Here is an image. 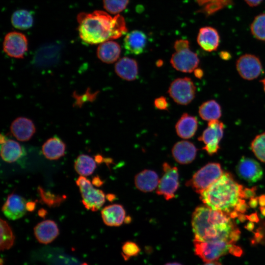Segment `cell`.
<instances>
[{"label":"cell","mask_w":265,"mask_h":265,"mask_svg":"<svg viewBox=\"0 0 265 265\" xmlns=\"http://www.w3.org/2000/svg\"><path fill=\"white\" fill-rule=\"evenodd\" d=\"M191 224L194 239L224 240L234 244L239 238L240 231L229 214L206 206L195 209Z\"/></svg>","instance_id":"1"},{"label":"cell","mask_w":265,"mask_h":265,"mask_svg":"<svg viewBox=\"0 0 265 265\" xmlns=\"http://www.w3.org/2000/svg\"><path fill=\"white\" fill-rule=\"evenodd\" d=\"M78 21L80 38L89 44L117 39L127 32L125 20L120 14L112 17L100 10L81 13L78 16Z\"/></svg>","instance_id":"2"},{"label":"cell","mask_w":265,"mask_h":265,"mask_svg":"<svg viewBox=\"0 0 265 265\" xmlns=\"http://www.w3.org/2000/svg\"><path fill=\"white\" fill-rule=\"evenodd\" d=\"M243 186L236 182L230 173L225 172L200 194V199L211 209L229 214L239 200L243 198Z\"/></svg>","instance_id":"3"},{"label":"cell","mask_w":265,"mask_h":265,"mask_svg":"<svg viewBox=\"0 0 265 265\" xmlns=\"http://www.w3.org/2000/svg\"><path fill=\"white\" fill-rule=\"evenodd\" d=\"M223 174L220 164L209 163L198 170L186 185L200 194L216 181Z\"/></svg>","instance_id":"4"},{"label":"cell","mask_w":265,"mask_h":265,"mask_svg":"<svg viewBox=\"0 0 265 265\" xmlns=\"http://www.w3.org/2000/svg\"><path fill=\"white\" fill-rule=\"evenodd\" d=\"M194 251L204 262L216 261L229 252L233 243L224 240L200 241L193 240Z\"/></svg>","instance_id":"5"},{"label":"cell","mask_w":265,"mask_h":265,"mask_svg":"<svg viewBox=\"0 0 265 265\" xmlns=\"http://www.w3.org/2000/svg\"><path fill=\"white\" fill-rule=\"evenodd\" d=\"M82 197V202L86 209L92 212L99 210L105 202L104 192L93 186L89 180L80 176L76 181Z\"/></svg>","instance_id":"6"},{"label":"cell","mask_w":265,"mask_h":265,"mask_svg":"<svg viewBox=\"0 0 265 265\" xmlns=\"http://www.w3.org/2000/svg\"><path fill=\"white\" fill-rule=\"evenodd\" d=\"M168 93L177 104L187 105L195 98L196 87L189 78H178L171 83Z\"/></svg>","instance_id":"7"},{"label":"cell","mask_w":265,"mask_h":265,"mask_svg":"<svg viewBox=\"0 0 265 265\" xmlns=\"http://www.w3.org/2000/svg\"><path fill=\"white\" fill-rule=\"evenodd\" d=\"M163 174L159 181L157 193L166 200L172 199L179 186V172L177 167L171 166L167 162L162 165Z\"/></svg>","instance_id":"8"},{"label":"cell","mask_w":265,"mask_h":265,"mask_svg":"<svg viewBox=\"0 0 265 265\" xmlns=\"http://www.w3.org/2000/svg\"><path fill=\"white\" fill-rule=\"evenodd\" d=\"M224 129V124L218 120L210 121L208 123V128L198 137V140L205 144L203 149L209 155H212L219 150V143L223 137Z\"/></svg>","instance_id":"9"},{"label":"cell","mask_w":265,"mask_h":265,"mask_svg":"<svg viewBox=\"0 0 265 265\" xmlns=\"http://www.w3.org/2000/svg\"><path fill=\"white\" fill-rule=\"evenodd\" d=\"M170 62L176 70L191 73L197 68L199 59L197 54L189 49V46L175 51Z\"/></svg>","instance_id":"10"},{"label":"cell","mask_w":265,"mask_h":265,"mask_svg":"<svg viewBox=\"0 0 265 265\" xmlns=\"http://www.w3.org/2000/svg\"><path fill=\"white\" fill-rule=\"evenodd\" d=\"M3 51L8 56L23 58L28 49L26 36L20 32H11L6 35L3 43Z\"/></svg>","instance_id":"11"},{"label":"cell","mask_w":265,"mask_h":265,"mask_svg":"<svg viewBox=\"0 0 265 265\" xmlns=\"http://www.w3.org/2000/svg\"><path fill=\"white\" fill-rule=\"evenodd\" d=\"M236 68L239 75L247 80L256 79L262 71L260 59L251 54H245L240 56L236 62Z\"/></svg>","instance_id":"12"},{"label":"cell","mask_w":265,"mask_h":265,"mask_svg":"<svg viewBox=\"0 0 265 265\" xmlns=\"http://www.w3.org/2000/svg\"><path fill=\"white\" fill-rule=\"evenodd\" d=\"M236 172L241 179L250 183L260 180L263 175L260 164L254 159L242 157L236 166Z\"/></svg>","instance_id":"13"},{"label":"cell","mask_w":265,"mask_h":265,"mask_svg":"<svg viewBox=\"0 0 265 265\" xmlns=\"http://www.w3.org/2000/svg\"><path fill=\"white\" fill-rule=\"evenodd\" d=\"M26 200L22 196L12 193L9 195L2 207L4 215L11 220H16L23 217L27 210Z\"/></svg>","instance_id":"14"},{"label":"cell","mask_w":265,"mask_h":265,"mask_svg":"<svg viewBox=\"0 0 265 265\" xmlns=\"http://www.w3.org/2000/svg\"><path fill=\"white\" fill-rule=\"evenodd\" d=\"M0 156L2 159L7 162L17 161L25 156V149L18 142L7 139L2 134L0 137Z\"/></svg>","instance_id":"15"},{"label":"cell","mask_w":265,"mask_h":265,"mask_svg":"<svg viewBox=\"0 0 265 265\" xmlns=\"http://www.w3.org/2000/svg\"><path fill=\"white\" fill-rule=\"evenodd\" d=\"M10 130L12 135L19 141L29 140L34 134L36 129L31 120L19 117L11 123Z\"/></svg>","instance_id":"16"},{"label":"cell","mask_w":265,"mask_h":265,"mask_svg":"<svg viewBox=\"0 0 265 265\" xmlns=\"http://www.w3.org/2000/svg\"><path fill=\"white\" fill-rule=\"evenodd\" d=\"M147 41V36L144 32L134 30L126 35L123 45L128 53L138 55L145 51Z\"/></svg>","instance_id":"17"},{"label":"cell","mask_w":265,"mask_h":265,"mask_svg":"<svg viewBox=\"0 0 265 265\" xmlns=\"http://www.w3.org/2000/svg\"><path fill=\"white\" fill-rule=\"evenodd\" d=\"M172 153L175 160L182 164L191 162L195 158L197 148L191 142L183 140L173 146Z\"/></svg>","instance_id":"18"},{"label":"cell","mask_w":265,"mask_h":265,"mask_svg":"<svg viewBox=\"0 0 265 265\" xmlns=\"http://www.w3.org/2000/svg\"><path fill=\"white\" fill-rule=\"evenodd\" d=\"M34 233L40 243L48 244L52 242L58 236L59 229L54 221L46 220L35 226Z\"/></svg>","instance_id":"19"},{"label":"cell","mask_w":265,"mask_h":265,"mask_svg":"<svg viewBox=\"0 0 265 265\" xmlns=\"http://www.w3.org/2000/svg\"><path fill=\"white\" fill-rule=\"evenodd\" d=\"M219 40V34L213 27L205 26L199 29L197 42L204 51L209 52L216 51L218 47Z\"/></svg>","instance_id":"20"},{"label":"cell","mask_w":265,"mask_h":265,"mask_svg":"<svg viewBox=\"0 0 265 265\" xmlns=\"http://www.w3.org/2000/svg\"><path fill=\"white\" fill-rule=\"evenodd\" d=\"M114 70L118 76L128 81L135 80L138 75L136 61L128 57H123L118 60L115 64Z\"/></svg>","instance_id":"21"},{"label":"cell","mask_w":265,"mask_h":265,"mask_svg":"<svg viewBox=\"0 0 265 265\" xmlns=\"http://www.w3.org/2000/svg\"><path fill=\"white\" fill-rule=\"evenodd\" d=\"M101 215L105 224L109 226H119L126 221V212L123 206L119 204L105 207Z\"/></svg>","instance_id":"22"},{"label":"cell","mask_w":265,"mask_h":265,"mask_svg":"<svg viewBox=\"0 0 265 265\" xmlns=\"http://www.w3.org/2000/svg\"><path fill=\"white\" fill-rule=\"evenodd\" d=\"M159 181L157 173L149 169L141 171L134 178L135 186L144 192H151L155 190L158 187Z\"/></svg>","instance_id":"23"},{"label":"cell","mask_w":265,"mask_h":265,"mask_svg":"<svg viewBox=\"0 0 265 265\" xmlns=\"http://www.w3.org/2000/svg\"><path fill=\"white\" fill-rule=\"evenodd\" d=\"M197 128L196 118L186 113L181 116L175 125L177 135L183 139H188L193 136Z\"/></svg>","instance_id":"24"},{"label":"cell","mask_w":265,"mask_h":265,"mask_svg":"<svg viewBox=\"0 0 265 265\" xmlns=\"http://www.w3.org/2000/svg\"><path fill=\"white\" fill-rule=\"evenodd\" d=\"M121 53V47L118 43L108 40L101 43L97 50L98 58L102 62L110 64L119 58Z\"/></svg>","instance_id":"25"},{"label":"cell","mask_w":265,"mask_h":265,"mask_svg":"<svg viewBox=\"0 0 265 265\" xmlns=\"http://www.w3.org/2000/svg\"><path fill=\"white\" fill-rule=\"evenodd\" d=\"M65 150V144L56 136L48 139L42 147L44 156L50 160L59 159L64 155Z\"/></svg>","instance_id":"26"},{"label":"cell","mask_w":265,"mask_h":265,"mask_svg":"<svg viewBox=\"0 0 265 265\" xmlns=\"http://www.w3.org/2000/svg\"><path fill=\"white\" fill-rule=\"evenodd\" d=\"M198 113L204 120H218L221 116V108L216 101L211 100L204 102L199 106Z\"/></svg>","instance_id":"27"},{"label":"cell","mask_w":265,"mask_h":265,"mask_svg":"<svg viewBox=\"0 0 265 265\" xmlns=\"http://www.w3.org/2000/svg\"><path fill=\"white\" fill-rule=\"evenodd\" d=\"M74 168L76 171L82 176L91 175L96 168L95 160L88 155L81 154L76 159Z\"/></svg>","instance_id":"28"},{"label":"cell","mask_w":265,"mask_h":265,"mask_svg":"<svg viewBox=\"0 0 265 265\" xmlns=\"http://www.w3.org/2000/svg\"><path fill=\"white\" fill-rule=\"evenodd\" d=\"M31 13L26 10L21 9L13 13L11 17L13 26L18 29H26L30 28L33 24Z\"/></svg>","instance_id":"29"},{"label":"cell","mask_w":265,"mask_h":265,"mask_svg":"<svg viewBox=\"0 0 265 265\" xmlns=\"http://www.w3.org/2000/svg\"><path fill=\"white\" fill-rule=\"evenodd\" d=\"M60 52V47L55 44H50L45 45L38 49L35 59L39 62L53 61L57 58Z\"/></svg>","instance_id":"30"},{"label":"cell","mask_w":265,"mask_h":265,"mask_svg":"<svg viewBox=\"0 0 265 265\" xmlns=\"http://www.w3.org/2000/svg\"><path fill=\"white\" fill-rule=\"evenodd\" d=\"M203 7L201 11L210 16L231 4L233 0H196Z\"/></svg>","instance_id":"31"},{"label":"cell","mask_w":265,"mask_h":265,"mask_svg":"<svg viewBox=\"0 0 265 265\" xmlns=\"http://www.w3.org/2000/svg\"><path fill=\"white\" fill-rule=\"evenodd\" d=\"M0 221V248L1 250L8 249L13 245L15 238L8 224L2 219Z\"/></svg>","instance_id":"32"},{"label":"cell","mask_w":265,"mask_h":265,"mask_svg":"<svg viewBox=\"0 0 265 265\" xmlns=\"http://www.w3.org/2000/svg\"><path fill=\"white\" fill-rule=\"evenodd\" d=\"M250 29L255 38L265 41V13L259 14L255 17L251 24Z\"/></svg>","instance_id":"33"},{"label":"cell","mask_w":265,"mask_h":265,"mask_svg":"<svg viewBox=\"0 0 265 265\" xmlns=\"http://www.w3.org/2000/svg\"><path fill=\"white\" fill-rule=\"evenodd\" d=\"M251 148L256 157L265 163V132L255 137L251 142Z\"/></svg>","instance_id":"34"},{"label":"cell","mask_w":265,"mask_h":265,"mask_svg":"<svg viewBox=\"0 0 265 265\" xmlns=\"http://www.w3.org/2000/svg\"><path fill=\"white\" fill-rule=\"evenodd\" d=\"M129 0H103L105 9L112 14H117L123 11L129 3Z\"/></svg>","instance_id":"35"},{"label":"cell","mask_w":265,"mask_h":265,"mask_svg":"<svg viewBox=\"0 0 265 265\" xmlns=\"http://www.w3.org/2000/svg\"><path fill=\"white\" fill-rule=\"evenodd\" d=\"M122 255L124 259L128 260L137 256L140 251L138 245L134 242L129 241L123 244L122 247Z\"/></svg>","instance_id":"36"},{"label":"cell","mask_w":265,"mask_h":265,"mask_svg":"<svg viewBox=\"0 0 265 265\" xmlns=\"http://www.w3.org/2000/svg\"><path fill=\"white\" fill-rule=\"evenodd\" d=\"M154 106L158 109L166 110L168 107V103L165 97L160 96L155 100Z\"/></svg>","instance_id":"37"},{"label":"cell","mask_w":265,"mask_h":265,"mask_svg":"<svg viewBox=\"0 0 265 265\" xmlns=\"http://www.w3.org/2000/svg\"><path fill=\"white\" fill-rule=\"evenodd\" d=\"M257 187L254 186L251 188H245L243 189V196L245 199H251L255 197Z\"/></svg>","instance_id":"38"},{"label":"cell","mask_w":265,"mask_h":265,"mask_svg":"<svg viewBox=\"0 0 265 265\" xmlns=\"http://www.w3.org/2000/svg\"><path fill=\"white\" fill-rule=\"evenodd\" d=\"M248 208V206L245 203V200L241 198L239 200L235 208V210L238 212L243 213L246 212Z\"/></svg>","instance_id":"39"},{"label":"cell","mask_w":265,"mask_h":265,"mask_svg":"<svg viewBox=\"0 0 265 265\" xmlns=\"http://www.w3.org/2000/svg\"><path fill=\"white\" fill-rule=\"evenodd\" d=\"M229 253L236 256H239L242 253V249L234 244H233L230 249Z\"/></svg>","instance_id":"40"},{"label":"cell","mask_w":265,"mask_h":265,"mask_svg":"<svg viewBox=\"0 0 265 265\" xmlns=\"http://www.w3.org/2000/svg\"><path fill=\"white\" fill-rule=\"evenodd\" d=\"M246 217L247 219L250 221L256 223L259 221V218L257 212H254L250 215H246Z\"/></svg>","instance_id":"41"},{"label":"cell","mask_w":265,"mask_h":265,"mask_svg":"<svg viewBox=\"0 0 265 265\" xmlns=\"http://www.w3.org/2000/svg\"><path fill=\"white\" fill-rule=\"evenodd\" d=\"M220 57L224 60H228L231 58V54L228 52L222 51L219 53Z\"/></svg>","instance_id":"42"},{"label":"cell","mask_w":265,"mask_h":265,"mask_svg":"<svg viewBox=\"0 0 265 265\" xmlns=\"http://www.w3.org/2000/svg\"><path fill=\"white\" fill-rule=\"evenodd\" d=\"M259 203L258 197H253L250 199L248 203L249 206L252 208H255L257 207Z\"/></svg>","instance_id":"43"},{"label":"cell","mask_w":265,"mask_h":265,"mask_svg":"<svg viewBox=\"0 0 265 265\" xmlns=\"http://www.w3.org/2000/svg\"><path fill=\"white\" fill-rule=\"evenodd\" d=\"M250 6L255 7L260 4L263 0H244Z\"/></svg>","instance_id":"44"},{"label":"cell","mask_w":265,"mask_h":265,"mask_svg":"<svg viewBox=\"0 0 265 265\" xmlns=\"http://www.w3.org/2000/svg\"><path fill=\"white\" fill-rule=\"evenodd\" d=\"M194 74L195 76L198 79H201L204 75V72L202 69L200 68H196L194 71Z\"/></svg>","instance_id":"45"},{"label":"cell","mask_w":265,"mask_h":265,"mask_svg":"<svg viewBox=\"0 0 265 265\" xmlns=\"http://www.w3.org/2000/svg\"><path fill=\"white\" fill-rule=\"evenodd\" d=\"M259 203L261 207L265 206V195H262L258 197Z\"/></svg>","instance_id":"46"},{"label":"cell","mask_w":265,"mask_h":265,"mask_svg":"<svg viewBox=\"0 0 265 265\" xmlns=\"http://www.w3.org/2000/svg\"><path fill=\"white\" fill-rule=\"evenodd\" d=\"M92 183L93 185L98 186H100L102 184V182L99 177L94 178Z\"/></svg>","instance_id":"47"},{"label":"cell","mask_w":265,"mask_h":265,"mask_svg":"<svg viewBox=\"0 0 265 265\" xmlns=\"http://www.w3.org/2000/svg\"><path fill=\"white\" fill-rule=\"evenodd\" d=\"M245 227L248 231H252L254 228V224L253 222L250 221L247 223Z\"/></svg>","instance_id":"48"},{"label":"cell","mask_w":265,"mask_h":265,"mask_svg":"<svg viewBox=\"0 0 265 265\" xmlns=\"http://www.w3.org/2000/svg\"><path fill=\"white\" fill-rule=\"evenodd\" d=\"M238 214L239 213H238V212L235 210H234L229 213V215L231 218L234 219L236 217H238Z\"/></svg>","instance_id":"49"},{"label":"cell","mask_w":265,"mask_h":265,"mask_svg":"<svg viewBox=\"0 0 265 265\" xmlns=\"http://www.w3.org/2000/svg\"><path fill=\"white\" fill-rule=\"evenodd\" d=\"M35 207V203L30 202H27L26 205L27 210V211H32L34 209Z\"/></svg>","instance_id":"50"},{"label":"cell","mask_w":265,"mask_h":265,"mask_svg":"<svg viewBox=\"0 0 265 265\" xmlns=\"http://www.w3.org/2000/svg\"><path fill=\"white\" fill-rule=\"evenodd\" d=\"M238 219L241 222H244L247 219L246 215L243 214V213H239L238 217Z\"/></svg>","instance_id":"51"},{"label":"cell","mask_w":265,"mask_h":265,"mask_svg":"<svg viewBox=\"0 0 265 265\" xmlns=\"http://www.w3.org/2000/svg\"><path fill=\"white\" fill-rule=\"evenodd\" d=\"M203 265H222L221 264L216 261H213L210 262H206Z\"/></svg>","instance_id":"52"},{"label":"cell","mask_w":265,"mask_h":265,"mask_svg":"<svg viewBox=\"0 0 265 265\" xmlns=\"http://www.w3.org/2000/svg\"><path fill=\"white\" fill-rule=\"evenodd\" d=\"M260 211L262 214L265 216V206L260 207Z\"/></svg>","instance_id":"53"},{"label":"cell","mask_w":265,"mask_h":265,"mask_svg":"<svg viewBox=\"0 0 265 265\" xmlns=\"http://www.w3.org/2000/svg\"><path fill=\"white\" fill-rule=\"evenodd\" d=\"M164 265H182L178 263H169L165 264Z\"/></svg>","instance_id":"54"},{"label":"cell","mask_w":265,"mask_h":265,"mask_svg":"<svg viewBox=\"0 0 265 265\" xmlns=\"http://www.w3.org/2000/svg\"><path fill=\"white\" fill-rule=\"evenodd\" d=\"M260 81L263 83L264 86V90L265 92V78L261 80Z\"/></svg>","instance_id":"55"},{"label":"cell","mask_w":265,"mask_h":265,"mask_svg":"<svg viewBox=\"0 0 265 265\" xmlns=\"http://www.w3.org/2000/svg\"><path fill=\"white\" fill-rule=\"evenodd\" d=\"M81 265H88L86 263H83L82 264H81Z\"/></svg>","instance_id":"56"}]
</instances>
